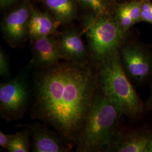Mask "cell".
Here are the masks:
<instances>
[{"label": "cell", "instance_id": "1", "mask_svg": "<svg viewBox=\"0 0 152 152\" xmlns=\"http://www.w3.org/2000/svg\"><path fill=\"white\" fill-rule=\"evenodd\" d=\"M34 78L32 115L53 127L69 146H77L99 88L98 66L66 60L38 69Z\"/></svg>", "mask_w": 152, "mask_h": 152}, {"label": "cell", "instance_id": "2", "mask_svg": "<svg viewBox=\"0 0 152 152\" xmlns=\"http://www.w3.org/2000/svg\"><path fill=\"white\" fill-rule=\"evenodd\" d=\"M124 115L120 105L99 87L76 146L77 152H106Z\"/></svg>", "mask_w": 152, "mask_h": 152}, {"label": "cell", "instance_id": "3", "mask_svg": "<svg viewBox=\"0 0 152 152\" xmlns=\"http://www.w3.org/2000/svg\"><path fill=\"white\" fill-rule=\"evenodd\" d=\"M100 88L113 99L131 120H138L147 112L142 102L126 74L120 60V50L96 62Z\"/></svg>", "mask_w": 152, "mask_h": 152}, {"label": "cell", "instance_id": "4", "mask_svg": "<svg viewBox=\"0 0 152 152\" xmlns=\"http://www.w3.org/2000/svg\"><path fill=\"white\" fill-rule=\"evenodd\" d=\"M84 32L91 58L96 62L120 50L126 36V33L115 19L107 15L88 16L85 22Z\"/></svg>", "mask_w": 152, "mask_h": 152}, {"label": "cell", "instance_id": "5", "mask_svg": "<svg viewBox=\"0 0 152 152\" xmlns=\"http://www.w3.org/2000/svg\"><path fill=\"white\" fill-rule=\"evenodd\" d=\"M122 68L132 84L137 86L152 80V51L139 43L124 44L120 49Z\"/></svg>", "mask_w": 152, "mask_h": 152}, {"label": "cell", "instance_id": "6", "mask_svg": "<svg viewBox=\"0 0 152 152\" xmlns=\"http://www.w3.org/2000/svg\"><path fill=\"white\" fill-rule=\"evenodd\" d=\"M25 73L0 85V113L6 120L20 118L27 108L30 91Z\"/></svg>", "mask_w": 152, "mask_h": 152}, {"label": "cell", "instance_id": "7", "mask_svg": "<svg viewBox=\"0 0 152 152\" xmlns=\"http://www.w3.org/2000/svg\"><path fill=\"white\" fill-rule=\"evenodd\" d=\"M152 147V129H118L106 152H151Z\"/></svg>", "mask_w": 152, "mask_h": 152}, {"label": "cell", "instance_id": "8", "mask_svg": "<svg viewBox=\"0 0 152 152\" xmlns=\"http://www.w3.org/2000/svg\"><path fill=\"white\" fill-rule=\"evenodd\" d=\"M28 130L32 138V152H67L72 149L57 132L42 124L29 126Z\"/></svg>", "mask_w": 152, "mask_h": 152}, {"label": "cell", "instance_id": "9", "mask_svg": "<svg viewBox=\"0 0 152 152\" xmlns=\"http://www.w3.org/2000/svg\"><path fill=\"white\" fill-rule=\"evenodd\" d=\"M30 14L28 6L24 5L12 11L5 18L2 31L6 41L12 46L22 43L28 34V23Z\"/></svg>", "mask_w": 152, "mask_h": 152}, {"label": "cell", "instance_id": "10", "mask_svg": "<svg viewBox=\"0 0 152 152\" xmlns=\"http://www.w3.org/2000/svg\"><path fill=\"white\" fill-rule=\"evenodd\" d=\"M55 36L32 39V59L31 64L37 69L48 68L63 60Z\"/></svg>", "mask_w": 152, "mask_h": 152}, {"label": "cell", "instance_id": "11", "mask_svg": "<svg viewBox=\"0 0 152 152\" xmlns=\"http://www.w3.org/2000/svg\"><path fill=\"white\" fill-rule=\"evenodd\" d=\"M58 43L64 60L85 63L92 59L82 41L80 33L76 29H69L60 33Z\"/></svg>", "mask_w": 152, "mask_h": 152}, {"label": "cell", "instance_id": "12", "mask_svg": "<svg viewBox=\"0 0 152 152\" xmlns=\"http://www.w3.org/2000/svg\"><path fill=\"white\" fill-rule=\"evenodd\" d=\"M58 23L47 13L32 10L28 23V35L32 39L56 36L58 34Z\"/></svg>", "mask_w": 152, "mask_h": 152}, {"label": "cell", "instance_id": "13", "mask_svg": "<svg viewBox=\"0 0 152 152\" xmlns=\"http://www.w3.org/2000/svg\"><path fill=\"white\" fill-rule=\"evenodd\" d=\"M46 6L59 23H68L76 16V6L73 0H45Z\"/></svg>", "mask_w": 152, "mask_h": 152}, {"label": "cell", "instance_id": "14", "mask_svg": "<svg viewBox=\"0 0 152 152\" xmlns=\"http://www.w3.org/2000/svg\"><path fill=\"white\" fill-rule=\"evenodd\" d=\"M30 133L28 130L17 132L13 134L7 151L9 152H28L30 151Z\"/></svg>", "mask_w": 152, "mask_h": 152}, {"label": "cell", "instance_id": "15", "mask_svg": "<svg viewBox=\"0 0 152 152\" xmlns=\"http://www.w3.org/2000/svg\"><path fill=\"white\" fill-rule=\"evenodd\" d=\"M82 5L91 10L96 15H106L107 7L104 0H78Z\"/></svg>", "mask_w": 152, "mask_h": 152}, {"label": "cell", "instance_id": "16", "mask_svg": "<svg viewBox=\"0 0 152 152\" xmlns=\"http://www.w3.org/2000/svg\"><path fill=\"white\" fill-rule=\"evenodd\" d=\"M142 2H131L122 5L135 23L141 21Z\"/></svg>", "mask_w": 152, "mask_h": 152}, {"label": "cell", "instance_id": "17", "mask_svg": "<svg viewBox=\"0 0 152 152\" xmlns=\"http://www.w3.org/2000/svg\"><path fill=\"white\" fill-rule=\"evenodd\" d=\"M10 75V65L9 60L4 51L0 50V76L1 78H7Z\"/></svg>", "mask_w": 152, "mask_h": 152}, {"label": "cell", "instance_id": "18", "mask_svg": "<svg viewBox=\"0 0 152 152\" xmlns=\"http://www.w3.org/2000/svg\"><path fill=\"white\" fill-rule=\"evenodd\" d=\"M13 134H7L2 131H0V146L4 149H7L10 143Z\"/></svg>", "mask_w": 152, "mask_h": 152}, {"label": "cell", "instance_id": "19", "mask_svg": "<svg viewBox=\"0 0 152 152\" xmlns=\"http://www.w3.org/2000/svg\"><path fill=\"white\" fill-rule=\"evenodd\" d=\"M141 21L146 22L152 24V11L141 9Z\"/></svg>", "mask_w": 152, "mask_h": 152}, {"label": "cell", "instance_id": "20", "mask_svg": "<svg viewBox=\"0 0 152 152\" xmlns=\"http://www.w3.org/2000/svg\"><path fill=\"white\" fill-rule=\"evenodd\" d=\"M148 85L149 86V95L145 104L147 111H152V80Z\"/></svg>", "mask_w": 152, "mask_h": 152}, {"label": "cell", "instance_id": "21", "mask_svg": "<svg viewBox=\"0 0 152 152\" xmlns=\"http://www.w3.org/2000/svg\"><path fill=\"white\" fill-rule=\"evenodd\" d=\"M15 0H0V4L1 6H5L13 2Z\"/></svg>", "mask_w": 152, "mask_h": 152}]
</instances>
